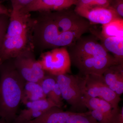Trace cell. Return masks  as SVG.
Listing matches in <instances>:
<instances>
[{"label": "cell", "mask_w": 123, "mask_h": 123, "mask_svg": "<svg viewBox=\"0 0 123 123\" xmlns=\"http://www.w3.org/2000/svg\"><path fill=\"white\" fill-rule=\"evenodd\" d=\"M108 87L118 95L123 93V64L110 66L103 74Z\"/></svg>", "instance_id": "obj_14"}, {"label": "cell", "mask_w": 123, "mask_h": 123, "mask_svg": "<svg viewBox=\"0 0 123 123\" xmlns=\"http://www.w3.org/2000/svg\"><path fill=\"white\" fill-rule=\"evenodd\" d=\"M61 108L57 106L51 108L37 118L25 123H66L73 112L64 111Z\"/></svg>", "instance_id": "obj_15"}, {"label": "cell", "mask_w": 123, "mask_h": 123, "mask_svg": "<svg viewBox=\"0 0 123 123\" xmlns=\"http://www.w3.org/2000/svg\"><path fill=\"white\" fill-rule=\"evenodd\" d=\"M55 77L63 99L75 111L85 110L86 108L84 99L86 93V77L68 74Z\"/></svg>", "instance_id": "obj_5"}, {"label": "cell", "mask_w": 123, "mask_h": 123, "mask_svg": "<svg viewBox=\"0 0 123 123\" xmlns=\"http://www.w3.org/2000/svg\"><path fill=\"white\" fill-rule=\"evenodd\" d=\"M0 123H8L0 119Z\"/></svg>", "instance_id": "obj_26"}, {"label": "cell", "mask_w": 123, "mask_h": 123, "mask_svg": "<svg viewBox=\"0 0 123 123\" xmlns=\"http://www.w3.org/2000/svg\"><path fill=\"white\" fill-rule=\"evenodd\" d=\"M12 9L21 10L30 4L34 0H10Z\"/></svg>", "instance_id": "obj_24"}, {"label": "cell", "mask_w": 123, "mask_h": 123, "mask_svg": "<svg viewBox=\"0 0 123 123\" xmlns=\"http://www.w3.org/2000/svg\"><path fill=\"white\" fill-rule=\"evenodd\" d=\"M68 47L71 64L82 76L103 75L110 66L119 64L92 34L82 36Z\"/></svg>", "instance_id": "obj_2"}, {"label": "cell", "mask_w": 123, "mask_h": 123, "mask_svg": "<svg viewBox=\"0 0 123 123\" xmlns=\"http://www.w3.org/2000/svg\"><path fill=\"white\" fill-rule=\"evenodd\" d=\"M111 0H77L76 6L109 7Z\"/></svg>", "instance_id": "obj_20"}, {"label": "cell", "mask_w": 123, "mask_h": 123, "mask_svg": "<svg viewBox=\"0 0 123 123\" xmlns=\"http://www.w3.org/2000/svg\"><path fill=\"white\" fill-rule=\"evenodd\" d=\"M26 82L15 69L13 59L0 65V119L13 122Z\"/></svg>", "instance_id": "obj_3"}, {"label": "cell", "mask_w": 123, "mask_h": 123, "mask_svg": "<svg viewBox=\"0 0 123 123\" xmlns=\"http://www.w3.org/2000/svg\"><path fill=\"white\" fill-rule=\"evenodd\" d=\"M47 98L50 99L60 107L61 108V107L63 105V99L62 98L60 89L57 82L53 90L50 92Z\"/></svg>", "instance_id": "obj_21"}, {"label": "cell", "mask_w": 123, "mask_h": 123, "mask_svg": "<svg viewBox=\"0 0 123 123\" xmlns=\"http://www.w3.org/2000/svg\"><path fill=\"white\" fill-rule=\"evenodd\" d=\"M77 0H34L20 11L24 13L32 12L57 11L69 8L76 5Z\"/></svg>", "instance_id": "obj_11"}, {"label": "cell", "mask_w": 123, "mask_h": 123, "mask_svg": "<svg viewBox=\"0 0 123 123\" xmlns=\"http://www.w3.org/2000/svg\"><path fill=\"white\" fill-rule=\"evenodd\" d=\"M30 15L12 9L8 26L0 49V56L2 58H14L29 46Z\"/></svg>", "instance_id": "obj_4"}, {"label": "cell", "mask_w": 123, "mask_h": 123, "mask_svg": "<svg viewBox=\"0 0 123 123\" xmlns=\"http://www.w3.org/2000/svg\"><path fill=\"white\" fill-rule=\"evenodd\" d=\"M13 60L16 70L26 82L40 84L46 75L41 64L36 59L34 51L30 45Z\"/></svg>", "instance_id": "obj_6"}, {"label": "cell", "mask_w": 123, "mask_h": 123, "mask_svg": "<svg viewBox=\"0 0 123 123\" xmlns=\"http://www.w3.org/2000/svg\"><path fill=\"white\" fill-rule=\"evenodd\" d=\"M85 95L90 98H97L106 101L113 108L119 107L120 96L110 89L104 80L103 75H90L86 76Z\"/></svg>", "instance_id": "obj_8"}, {"label": "cell", "mask_w": 123, "mask_h": 123, "mask_svg": "<svg viewBox=\"0 0 123 123\" xmlns=\"http://www.w3.org/2000/svg\"><path fill=\"white\" fill-rule=\"evenodd\" d=\"M10 12L0 2V15H10Z\"/></svg>", "instance_id": "obj_25"}, {"label": "cell", "mask_w": 123, "mask_h": 123, "mask_svg": "<svg viewBox=\"0 0 123 123\" xmlns=\"http://www.w3.org/2000/svg\"><path fill=\"white\" fill-rule=\"evenodd\" d=\"M38 61L47 74L56 76L70 73L71 61L66 47L42 53Z\"/></svg>", "instance_id": "obj_7"}, {"label": "cell", "mask_w": 123, "mask_h": 123, "mask_svg": "<svg viewBox=\"0 0 123 123\" xmlns=\"http://www.w3.org/2000/svg\"><path fill=\"white\" fill-rule=\"evenodd\" d=\"M10 15H0V49L9 22Z\"/></svg>", "instance_id": "obj_22"}, {"label": "cell", "mask_w": 123, "mask_h": 123, "mask_svg": "<svg viewBox=\"0 0 123 123\" xmlns=\"http://www.w3.org/2000/svg\"><path fill=\"white\" fill-rule=\"evenodd\" d=\"M29 17V44L33 50L68 47L89 31V22L69 9L37 12Z\"/></svg>", "instance_id": "obj_1"}, {"label": "cell", "mask_w": 123, "mask_h": 123, "mask_svg": "<svg viewBox=\"0 0 123 123\" xmlns=\"http://www.w3.org/2000/svg\"><path fill=\"white\" fill-rule=\"evenodd\" d=\"M84 102L86 107L90 111L97 110L102 112L110 123H115L119 112V107L113 108L106 101L97 98H90L85 95Z\"/></svg>", "instance_id": "obj_13"}, {"label": "cell", "mask_w": 123, "mask_h": 123, "mask_svg": "<svg viewBox=\"0 0 123 123\" xmlns=\"http://www.w3.org/2000/svg\"><path fill=\"white\" fill-rule=\"evenodd\" d=\"M66 123H99L90 115V111L75 113L70 115Z\"/></svg>", "instance_id": "obj_18"}, {"label": "cell", "mask_w": 123, "mask_h": 123, "mask_svg": "<svg viewBox=\"0 0 123 123\" xmlns=\"http://www.w3.org/2000/svg\"><path fill=\"white\" fill-rule=\"evenodd\" d=\"M46 98L40 83L26 82L23 90L21 103L25 105L29 102L38 101Z\"/></svg>", "instance_id": "obj_16"}, {"label": "cell", "mask_w": 123, "mask_h": 123, "mask_svg": "<svg viewBox=\"0 0 123 123\" xmlns=\"http://www.w3.org/2000/svg\"><path fill=\"white\" fill-rule=\"evenodd\" d=\"M89 31L100 41V43L106 50L112 53L119 64H123V37H106L100 31L91 26Z\"/></svg>", "instance_id": "obj_12"}, {"label": "cell", "mask_w": 123, "mask_h": 123, "mask_svg": "<svg viewBox=\"0 0 123 123\" xmlns=\"http://www.w3.org/2000/svg\"><path fill=\"white\" fill-rule=\"evenodd\" d=\"M56 83L55 76L46 74L40 84L46 98L53 90Z\"/></svg>", "instance_id": "obj_19"}, {"label": "cell", "mask_w": 123, "mask_h": 123, "mask_svg": "<svg viewBox=\"0 0 123 123\" xmlns=\"http://www.w3.org/2000/svg\"><path fill=\"white\" fill-rule=\"evenodd\" d=\"M109 8L113 9L119 17L123 19V0H111Z\"/></svg>", "instance_id": "obj_23"}, {"label": "cell", "mask_w": 123, "mask_h": 123, "mask_svg": "<svg viewBox=\"0 0 123 123\" xmlns=\"http://www.w3.org/2000/svg\"><path fill=\"white\" fill-rule=\"evenodd\" d=\"M25 105V108L21 111L12 123H26L37 118L51 108L59 107L47 98L29 102Z\"/></svg>", "instance_id": "obj_10"}, {"label": "cell", "mask_w": 123, "mask_h": 123, "mask_svg": "<svg viewBox=\"0 0 123 123\" xmlns=\"http://www.w3.org/2000/svg\"><path fill=\"white\" fill-rule=\"evenodd\" d=\"M74 11L88 20L91 24L105 25L117 18H120L116 13L109 7L76 6Z\"/></svg>", "instance_id": "obj_9"}, {"label": "cell", "mask_w": 123, "mask_h": 123, "mask_svg": "<svg viewBox=\"0 0 123 123\" xmlns=\"http://www.w3.org/2000/svg\"><path fill=\"white\" fill-rule=\"evenodd\" d=\"M101 33L106 37H123V19L117 18L102 25Z\"/></svg>", "instance_id": "obj_17"}]
</instances>
